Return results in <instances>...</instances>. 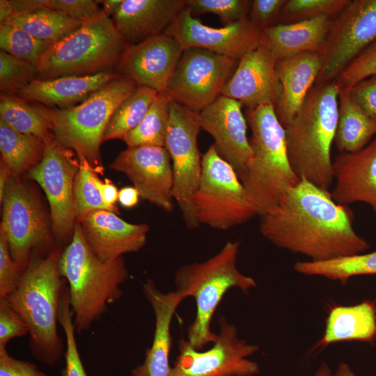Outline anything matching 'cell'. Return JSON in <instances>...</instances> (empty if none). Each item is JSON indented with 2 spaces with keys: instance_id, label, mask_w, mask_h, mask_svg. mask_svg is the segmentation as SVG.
I'll list each match as a JSON object with an SVG mask.
<instances>
[{
  "instance_id": "cell-1",
  "label": "cell",
  "mask_w": 376,
  "mask_h": 376,
  "mask_svg": "<svg viewBox=\"0 0 376 376\" xmlns=\"http://www.w3.org/2000/svg\"><path fill=\"white\" fill-rule=\"evenodd\" d=\"M262 235L279 248L324 261L364 253L370 246L353 228L348 206L330 191L300 180L277 205L260 216Z\"/></svg>"
},
{
  "instance_id": "cell-2",
  "label": "cell",
  "mask_w": 376,
  "mask_h": 376,
  "mask_svg": "<svg viewBox=\"0 0 376 376\" xmlns=\"http://www.w3.org/2000/svg\"><path fill=\"white\" fill-rule=\"evenodd\" d=\"M340 90L335 79L314 85L299 111L284 127L288 159L296 175L327 191L334 182L331 148Z\"/></svg>"
},
{
  "instance_id": "cell-3",
  "label": "cell",
  "mask_w": 376,
  "mask_h": 376,
  "mask_svg": "<svg viewBox=\"0 0 376 376\" xmlns=\"http://www.w3.org/2000/svg\"><path fill=\"white\" fill-rule=\"evenodd\" d=\"M62 251L32 254L19 283L6 299L29 329V349L39 362L52 367L64 355L63 340L57 331L58 311L66 281L61 274Z\"/></svg>"
},
{
  "instance_id": "cell-4",
  "label": "cell",
  "mask_w": 376,
  "mask_h": 376,
  "mask_svg": "<svg viewBox=\"0 0 376 376\" xmlns=\"http://www.w3.org/2000/svg\"><path fill=\"white\" fill-rule=\"evenodd\" d=\"M59 269L68 285L69 302L76 333L90 329L119 300L122 285L129 277L123 256L113 260L100 259L86 242L76 221L72 237L62 251Z\"/></svg>"
},
{
  "instance_id": "cell-5",
  "label": "cell",
  "mask_w": 376,
  "mask_h": 376,
  "mask_svg": "<svg viewBox=\"0 0 376 376\" xmlns=\"http://www.w3.org/2000/svg\"><path fill=\"white\" fill-rule=\"evenodd\" d=\"M251 131L252 155L237 174L260 217L274 209L285 192L299 182L290 164L285 128L274 105H260L245 111Z\"/></svg>"
},
{
  "instance_id": "cell-6",
  "label": "cell",
  "mask_w": 376,
  "mask_h": 376,
  "mask_svg": "<svg viewBox=\"0 0 376 376\" xmlns=\"http://www.w3.org/2000/svg\"><path fill=\"white\" fill-rule=\"evenodd\" d=\"M137 88L134 81L120 76L75 106H33L46 120L58 146L74 152L79 162H87L95 171L101 170L100 148L106 127L117 107Z\"/></svg>"
},
{
  "instance_id": "cell-7",
  "label": "cell",
  "mask_w": 376,
  "mask_h": 376,
  "mask_svg": "<svg viewBox=\"0 0 376 376\" xmlns=\"http://www.w3.org/2000/svg\"><path fill=\"white\" fill-rule=\"evenodd\" d=\"M240 246L238 241H228L207 260L180 266L175 273L176 291L196 301V316L187 329V341L196 350L215 341L211 322L226 292L233 288L247 292L256 287L253 278L237 268Z\"/></svg>"
},
{
  "instance_id": "cell-8",
  "label": "cell",
  "mask_w": 376,
  "mask_h": 376,
  "mask_svg": "<svg viewBox=\"0 0 376 376\" xmlns=\"http://www.w3.org/2000/svg\"><path fill=\"white\" fill-rule=\"evenodd\" d=\"M127 45L111 17L102 11L51 46L37 65L39 79L112 71Z\"/></svg>"
},
{
  "instance_id": "cell-9",
  "label": "cell",
  "mask_w": 376,
  "mask_h": 376,
  "mask_svg": "<svg viewBox=\"0 0 376 376\" xmlns=\"http://www.w3.org/2000/svg\"><path fill=\"white\" fill-rule=\"evenodd\" d=\"M199 224L227 230L257 214L236 171L212 144L202 156V173L193 196Z\"/></svg>"
},
{
  "instance_id": "cell-10",
  "label": "cell",
  "mask_w": 376,
  "mask_h": 376,
  "mask_svg": "<svg viewBox=\"0 0 376 376\" xmlns=\"http://www.w3.org/2000/svg\"><path fill=\"white\" fill-rule=\"evenodd\" d=\"M201 130L198 113L171 100L164 147L171 159L173 197L190 230L200 226L194 211L193 196L202 173V157L197 143Z\"/></svg>"
},
{
  "instance_id": "cell-11",
  "label": "cell",
  "mask_w": 376,
  "mask_h": 376,
  "mask_svg": "<svg viewBox=\"0 0 376 376\" xmlns=\"http://www.w3.org/2000/svg\"><path fill=\"white\" fill-rule=\"evenodd\" d=\"M1 226L13 260L25 269L33 253L47 255L56 248L46 216L36 194L11 175L2 201Z\"/></svg>"
},
{
  "instance_id": "cell-12",
  "label": "cell",
  "mask_w": 376,
  "mask_h": 376,
  "mask_svg": "<svg viewBox=\"0 0 376 376\" xmlns=\"http://www.w3.org/2000/svg\"><path fill=\"white\" fill-rule=\"evenodd\" d=\"M219 329L212 346L205 351L194 348L187 340H179V354L171 368V376H254L258 364L248 357L258 346L240 338L235 324L221 316Z\"/></svg>"
},
{
  "instance_id": "cell-13",
  "label": "cell",
  "mask_w": 376,
  "mask_h": 376,
  "mask_svg": "<svg viewBox=\"0 0 376 376\" xmlns=\"http://www.w3.org/2000/svg\"><path fill=\"white\" fill-rule=\"evenodd\" d=\"M376 42V0H350L332 19L320 52L322 67L315 84L331 81Z\"/></svg>"
},
{
  "instance_id": "cell-14",
  "label": "cell",
  "mask_w": 376,
  "mask_h": 376,
  "mask_svg": "<svg viewBox=\"0 0 376 376\" xmlns=\"http://www.w3.org/2000/svg\"><path fill=\"white\" fill-rule=\"evenodd\" d=\"M237 61L203 48L185 49L165 92L175 102L199 113L221 95Z\"/></svg>"
},
{
  "instance_id": "cell-15",
  "label": "cell",
  "mask_w": 376,
  "mask_h": 376,
  "mask_svg": "<svg viewBox=\"0 0 376 376\" xmlns=\"http://www.w3.org/2000/svg\"><path fill=\"white\" fill-rule=\"evenodd\" d=\"M54 140L46 143L40 162L31 168L26 178L36 181L49 201L53 234L58 241L72 238L76 214L74 198L75 179L79 166L70 155Z\"/></svg>"
},
{
  "instance_id": "cell-16",
  "label": "cell",
  "mask_w": 376,
  "mask_h": 376,
  "mask_svg": "<svg viewBox=\"0 0 376 376\" xmlns=\"http://www.w3.org/2000/svg\"><path fill=\"white\" fill-rule=\"evenodd\" d=\"M164 33L175 39L183 51L203 48L236 60L255 49L262 41V30L248 18L213 28L203 24L185 7Z\"/></svg>"
},
{
  "instance_id": "cell-17",
  "label": "cell",
  "mask_w": 376,
  "mask_h": 376,
  "mask_svg": "<svg viewBox=\"0 0 376 376\" xmlns=\"http://www.w3.org/2000/svg\"><path fill=\"white\" fill-rule=\"evenodd\" d=\"M109 167L124 173L137 189L141 198L166 212L173 210V172L171 157L165 147L127 148Z\"/></svg>"
},
{
  "instance_id": "cell-18",
  "label": "cell",
  "mask_w": 376,
  "mask_h": 376,
  "mask_svg": "<svg viewBox=\"0 0 376 376\" xmlns=\"http://www.w3.org/2000/svg\"><path fill=\"white\" fill-rule=\"evenodd\" d=\"M183 50L172 37L162 33L127 45L116 69L138 87L166 91Z\"/></svg>"
},
{
  "instance_id": "cell-19",
  "label": "cell",
  "mask_w": 376,
  "mask_h": 376,
  "mask_svg": "<svg viewBox=\"0 0 376 376\" xmlns=\"http://www.w3.org/2000/svg\"><path fill=\"white\" fill-rule=\"evenodd\" d=\"M276 62L268 47L261 41L259 46L239 60L221 95L240 102L247 109L265 104L275 107L281 91Z\"/></svg>"
},
{
  "instance_id": "cell-20",
  "label": "cell",
  "mask_w": 376,
  "mask_h": 376,
  "mask_svg": "<svg viewBox=\"0 0 376 376\" xmlns=\"http://www.w3.org/2000/svg\"><path fill=\"white\" fill-rule=\"evenodd\" d=\"M242 104L221 95L198 113L201 129L210 134L219 155L236 171L242 170L252 155L246 135Z\"/></svg>"
},
{
  "instance_id": "cell-21",
  "label": "cell",
  "mask_w": 376,
  "mask_h": 376,
  "mask_svg": "<svg viewBox=\"0 0 376 376\" xmlns=\"http://www.w3.org/2000/svg\"><path fill=\"white\" fill-rule=\"evenodd\" d=\"M77 221L91 249L104 261L140 251L149 231L148 224L127 222L106 210L93 211Z\"/></svg>"
},
{
  "instance_id": "cell-22",
  "label": "cell",
  "mask_w": 376,
  "mask_h": 376,
  "mask_svg": "<svg viewBox=\"0 0 376 376\" xmlns=\"http://www.w3.org/2000/svg\"><path fill=\"white\" fill-rule=\"evenodd\" d=\"M335 185L331 193L338 204H368L376 216V136L363 149L339 153L333 161Z\"/></svg>"
},
{
  "instance_id": "cell-23",
  "label": "cell",
  "mask_w": 376,
  "mask_h": 376,
  "mask_svg": "<svg viewBox=\"0 0 376 376\" xmlns=\"http://www.w3.org/2000/svg\"><path fill=\"white\" fill-rule=\"evenodd\" d=\"M142 290L155 314V331L143 362L132 370L131 376H171V324L177 308L185 299L176 290L166 293L159 291L151 279L143 284Z\"/></svg>"
},
{
  "instance_id": "cell-24",
  "label": "cell",
  "mask_w": 376,
  "mask_h": 376,
  "mask_svg": "<svg viewBox=\"0 0 376 376\" xmlns=\"http://www.w3.org/2000/svg\"><path fill=\"white\" fill-rule=\"evenodd\" d=\"M186 0H123L111 17L127 45L164 33L185 8Z\"/></svg>"
},
{
  "instance_id": "cell-25",
  "label": "cell",
  "mask_w": 376,
  "mask_h": 376,
  "mask_svg": "<svg viewBox=\"0 0 376 376\" xmlns=\"http://www.w3.org/2000/svg\"><path fill=\"white\" fill-rule=\"evenodd\" d=\"M322 67V56L318 52H302L276 62V72L281 91L274 108L277 118L284 127L301 109Z\"/></svg>"
},
{
  "instance_id": "cell-26",
  "label": "cell",
  "mask_w": 376,
  "mask_h": 376,
  "mask_svg": "<svg viewBox=\"0 0 376 376\" xmlns=\"http://www.w3.org/2000/svg\"><path fill=\"white\" fill-rule=\"evenodd\" d=\"M120 76L116 72L107 71L93 75L38 79L16 95L24 101L36 102L48 107L67 108L82 102Z\"/></svg>"
},
{
  "instance_id": "cell-27",
  "label": "cell",
  "mask_w": 376,
  "mask_h": 376,
  "mask_svg": "<svg viewBox=\"0 0 376 376\" xmlns=\"http://www.w3.org/2000/svg\"><path fill=\"white\" fill-rule=\"evenodd\" d=\"M332 19L320 16L291 24H277L262 31V42L277 61L305 52H320Z\"/></svg>"
},
{
  "instance_id": "cell-28",
  "label": "cell",
  "mask_w": 376,
  "mask_h": 376,
  "mask_svg": "<svg viewBox=\"0 0 376 376\" xmlns=\"http://www.w3.org/2000/svg\"><path fill=\"white\" fill-rule=\"evenodd\" d=\"M376 339V304L365 300L353 306H336L326 320L324 333L318 347L340 341L372 343Z\"/></svg>"
},
{
  "instance_id": "cell-29",
  "label": "cell",
  "mask_w": 376,
  "mask_h": 376,
  "mask_svg": "<svg viewBox=\"0 0 376 376\" xmlns=\"http://www.w3.org/2000/svg\"><path fill=\"white\" fill-rule=\"evenodd\" d=\"M376 136V121L354 101L350 89L341 87L334 143L340 153L354 152L365 148Z\"/></svg>"
},
{
  "instance_id": "cell-30",
  "label": "cell",
  "mask_w": 376,
  "mask_h": 376,
  "mask_svg": "<svg viewBox=\"0 0 376 376\" xmlns=\"http://www.w3.org/2000/svg\"><path fill=\"white\" fill-rule=\"evenodd\" d=\"M45 146L42 140L20 133L0 120L1 160L11 175L19 178L37 165L42 159Z\"/></svg>"
},
{
  "instance_id": "cell-31",
  "label": "cell",
  "mask_w": 376,
  "mask_h": 376,
  "mask_svg": "<svg viewBox=\"0 0 376 376\" xmlns=\"http://www.w3.org/2000/svg\"><path fill=\"white\" fill-rule=\"evenodd\" d=\"M3 23L20 28L51 45L61 40L83 24L63 13L47 9L16 13Z\"/></svg>"
},
{
  "instance_id": "cell-32",
  "label": "cell",
  "mask_w": 376,
  "mask_h": 376,
  "mask_svg": "<svg viewBox=\"0 0 376 376\" xmlns=\"http://www.w3.org/2000/svg\"><path fill=\"white\" fill-rule=\"evenodd\" d=\"M293 267L299 274L322 276L345 285L352 276L376 274V251L324 261H298Z\"/></svg>"
},
{
  "instance_id": "cell-33",
  "label": "cell",
  "mask_w": 376,
  "mask_h": 376,
  "mask_svg": "<svg viewBox=\"0 0 376 376\" xmlns=\"http://www.w3.org/2000/svg\"><path fill=\"white\" fill-rule=\"evenodd\" d=\"M0 120L13 130L37 137L45 143L54 140L46 120L40 113L33 105L28 104L15 94L1 93Z\"/></svg>"
},
{
  "instance_id": "cell-34",
  "label": "cell",
  "mask_w": 376,
  "mask_h": 376,
  "mask_svg": "<svg viewBox=\"0 0 376 376\" xmlns=\"http://www.w3.org/2000/svg\"><path fill=\"white\" fill-rule=\"evenodd\" d=\"M155 90L138 87L125 98L112 115L103 134L102 143L112 139L123 140L146 116L157 95Z\"/></svg>"
},
{
  "instance_id": "cell-35",
  "label": "cell",
  "mask_w": 376,
  "mask_h": 376,
  "mask_svg": "<svg viewBox=\"0 0 376 376\" xmlns=\"http://www.w3.org/2000/svg\"><path fill=\"white\" fill-rule=\"evenodd\" d=\"M171 100L165 91L158 92L144 118L123 139L127 148L143 146L164 147Z\"/></svg>"
},
{
  "instance_id": "cell-36",
  "label": "cell",
  "mask_w": 376,
  "mask_h": 376,
  "mask_svg": "<svg viewBox=\"0 0 376 376\" xmlns=\"http://www.w3.org/2000/svg\"><path fill=\"white\" fill-rule=\"evenodd\" d=\"M52 45L15 26L0 24L1 50L13 56L38 65Z\"/></svg>"
},
{
  "instance_id": "cell-37",
  "label": "cell",
  "mask_w": 376,
  "mask_h": 376,
  "mask_svg": "<svg viewBox=\"0 0 376 376\" xmlns=\"http://www.w3.org/2000/svg\"><path fill=\"white\" fill-rule=\"evenodd\" d=\"M79 170L75 179L74 198L77 221L88 213L106 210L118 213V207L107 205L95 183L97 177L87 162H79Z\"/></svg>"
},
{
  "instance_id": "cell-38",
  "label": "cell",
  "mask_w": 376,
  "mask_h": 376,
  "mask_svg": "<svg viewBox=\"0 0 376 376\" xmlns=\"http://www.w3.org/2000/svg\"><path fill=\"white\" fill-rule=\"evenodd\" d=\"M58 322L63 328L65 338V366L61 370V376H88L77 348L73 312L69 302L67 284L63 289L59 300Z\"/></svg>"
},
{
  "instance_id": "cell-39",
  "label": "cell",
  "mask_w": 376,
  "mask_h": 376,
  "mask_svg": "<svg viewBox=\"0 0 376 376\" xmlns=\"http://www.w3.org/2000/svg\"><path fill=\"white\" fill-rule=\"evenodd\" d=\"M350 0H286L279 22L291 24L327 16L334 19Z\"/></svg>"
},
{
  "instance_id": "cell-40",
  "label": "cell",
  "mask_w": 376,
  "mask_h": 376,
  "mask_svg": "<svg viewBox=\"0 0 376 376\" xmlns=\"http://www.w3.org/2000/svg\"><path fill=\"white\" fill-rule=\"evenodd\" d=\"M39 77L36 65L0 51L1 93L16 95Z\"/></svg>"
},
{
  "instance_id": "cell-41",
  "label": "cell",
  "mask_w": 376,
  "mask_h": 376,
  "mask_svg": "<svg viewBox=\"0 0 376 376\" xmlns=\"http://www.w3.org/2000/svg\"><path fill=\"white\" fill-rule=\"evenodd\" d=\"M251 1L248 0H186L185 8L192 15H217L224 26L248 18Z\"/></svg>"
},
{
  "instance_id": "cell-42",
  "label": "cell",
  "mask_w": 376,
  "mask_h": 376,
  "mask_svg": "<svg viewBox=\"0 0 376 376\" xmlns=\"http://www.w3.org/2000/svg\"><path fill=\"white\" fill-rule=\"evenodd\" d=\"M24 271L13 260L6 233L0 226V299L6 298L15 290Z\"/></svg>"
},
{
  "instance_id": "cell-43",
  "label": "cell",
  "mask_w": 376,
  "mask_h": 376,
  "mask_svg": "<svg viewBox=\"0 0 376 376\" xmlns=\"http://www.w3.org/2000/svg\"><path fill=\"white\" fill-rule=\"evenodd\" d=\"M376 75V42L351 62L336 78L341 87L351 88Z\"/></svg>"
},
{
  "instance_id": "cell-44",
  "label": "cell",
  "mask_w": 376,
  "mask_h": 376,
  "mask_svg": "<svg viewBox=\"0 0 376 376\" xmlns=\"http://www.w3.org/2000/svg\"><path fill=\"white\" fill-rule=\"evenodd\" d=\"M29 334L22 317L6 298L0 299V346H6L12 339Z\"/></svg>"
},
{
  "instance_id": "cell-45",
  "label": "cell",
  "mask_w": 376,
  "mask_h": 376,
  "mask_svg": "<svg viewBox=\"0 0 376 376\" xmlns=\"http://www.w3.org/2000/svg\"><path fill=\"white\" fill-rule=\"evenodd\" d=\"M45 9L63 13L82 22L102 12L97 0H45Z\"/></svg>"
},
{
  "instance_id": "cell-46",
  "label": "cell",
  "mask_w": 376,
  "mask_h": 376,
  "mask_svg": "<svg viewBox=\"0 0 376 376\" xmlns=\"http://www.w3.org/2000/svg\"><path fill=\"white\" fill-rule=\"evenodd\" d=\"M285 1L286 0L251 1L248 19L262 31L274 26L279 20Z\"/></svg>"
},
{
  "instance_id": "cell-47",
  "label": "cell",
  "mask_w": 376,
  "mask_h": 376,
  "mask_svg": "<svg viewBox=\"0 0 376 376\" xmlns=\"http://www.w3.org/2000/svg\"><path fill=\"white\" fill-rule=\"evenodd\" d=\"M0 376H48L34 363L10 356L6 346H0Z\"/></svg>"
},
{
  "instance_id": "cell-48",
  "label": "cell",
  "mask_w": 376,
  "mask_h": 376,
  "mask_svg": "<svg viewBox=\"0 0 376 376\" xmlns=\"http://www.w3.org/2000/svg\"><path fill=\"white\" fill-rule=\"evenodd\" d=\"M348 88L354 101L376 121V75Z\"/></svg>"
},
{
  "instance_id": "cell-49",
  "label": "cell",
  "mask_w": 376,
  "mask_h": 376,
  "mask_svg": "<svg viewBox=\"0 0 376 376\" xmlns=\"http://www.w3.org/2000/svg\"><path fill=\"white\" fill-rule=\"evenodd\" d=\"M95 183L100 191L104 203L110 207H117L116 203L118 200L119 191L116 187L108 180H105V182H102L98 177L95 179Z\"/></svg>"
},
{
  "instance_id": "cell-50",
  "label": "cell",
  "mask_w": 376,
  "mask_h": 376,
  "mask_svg": "<svg viewBox=\"0 0 376 376\" xmlns=\"http://www.w3.org/2000/svg\"><path fill=\"white\" fill-rule=\"evenodd\" d=\"M139 194L134 187H125L118 192V201L124 207L131 208L139 203Z\"/></svg>"
},
{
  "instance_id": "cell-51",
  "label": "cell",
  "mask_w": 376,
  "mask_h": 376,
  "mask_svg": "<svg viewBox=\"0 0 376 376\" xmlns=\"http://www.w3.org/2000/svg\"><path fill=\"white\" fill-rule=\"evenodd\" d=\"M123 0H97L99 5H102V11L107 16L111 17L120 7Z\"/></svg>"
},
{
  "instance_id": "cell-52",
  "label": "cell",
  "mask_w": 376,
  "mask_h": 376,
  "mask_svg": "<svg viewBox=\"0 0 376 376\" xmlns=\"http://www.w3.org/2000/svg\"><path fill=\"white\" fill-rule=\"evenodd\" d=\"M11 173L5 163L0 162V203L2 201L4 191Z\"/></svg>"
},
{
  "instance_id": "cell-53",
  "label": "cell",
  "mask_w": 376,
  "mask_h": 376,
  "mask_svg": "<svg viewBox=\"0 0 376 376\" xmlns=\"http://www.w3.org/2000/svg\"><path fill=\"white\" fill-rule=\"evenodd\" d=\"M335 376H357L346 363H340L335 373Z\"/></svg>"
},
{
  "instance_id": "cell-54",
  "label": "cell",
  "mask_w": 376,
  "mask_h": 376,
  "mask_svg": "<svg viewBox=\"0 0 376 376\" xmlns=\"http://www.w3.org/2000/svg\"><path fill=\"white\" fill-rule=\"evenodd\" d=\"M314 376H335L330 369L329 366L325 363L322 362L317 371L314 374Z\"/></svg>"
}]
</instances>
